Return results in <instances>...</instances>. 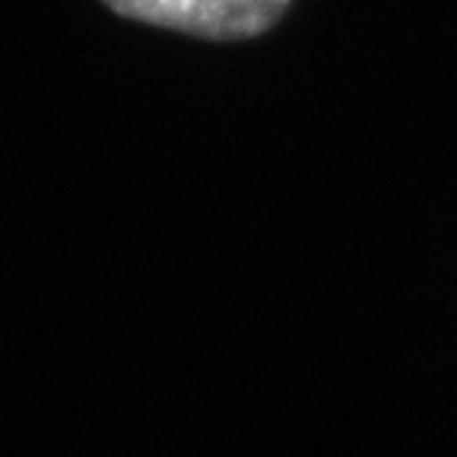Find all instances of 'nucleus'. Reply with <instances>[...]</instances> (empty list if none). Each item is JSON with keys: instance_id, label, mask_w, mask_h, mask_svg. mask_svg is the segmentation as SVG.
I'll return each instance as SVG.
<instances>
[{"instance_id": "nucleus-1", "label": "nucleus", "mask_w": 457, "mask_h": 457, "mask_svg": "<svg viewBox=\"0 0 457 457\" xmlns=\"http://www.w3.org/2000/svg\"><path fill=\"white\" fill-rule=\"evenodd\" d=\"M124 20L207 42H245L270 32L293 0H102Z\"/></svg>"}]
</instances>
